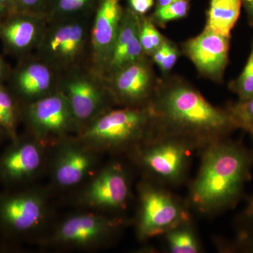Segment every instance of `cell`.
<instances>
[{
	"label": "cell",
	"instance_id": "5",
	"mask_svg": "<svg viewBox=\"0 0 253 253\" xmlns=\"http://www.w3.org/2000/svg\"><path fill=\"white\" fill-rule=\"evenodd\" d=\"M49 214V201L43 190L8 189L0 194V236L10 241L28 239L44 226Z\"/></svg>",
	"mask_w": 253,
	"mask_h": 253
},
{
	"label": "cell",
	"instance_id": "11",
	"mask_svg": "<svg viewBox=\"0 0 253 253\" xmlns=\"http://www.w3.org/2000/svg\"><path fill=\"white\" fill-rule=\"evenodd\" d=\"M51 159V176L59 189L76 187L90 177L97 166V152L75 136L55 144Z\"/></svg>",
	"mask_w": 253,
	"mask_h": 253
},
{
	"label": "cell",
	"instance_id": "4",
	"mask_svg": "<svg viewBox=\"0 0 253 253\" xmlns=\"http://www.w3.org/2000/svg\"><path fill=\"white\" fill-rule=\"evenodd\" d=\"M154 126L149 106L111 109L96 118L76 136L96 152L126 147L140 141Z\"/></svg>",
	"mask_w": 253,
	"mask_h": 253
},
{
	"label": "cell",
	"instance_id": "38",
	"mask_svg": "<svg viewBox=\"0 0 253 253\" xmlns=\"http://www.w3.org/2000/svg\"><path fill=\"white\" fill-rule=\"evenodd\" d=\"M3 244H0V249H1V247H2Z\"/></svg>",
	"mask_w": 253,
	"mask_h": 253
},
{
	"label": "cell",
	"instance_id": "2",
	"mask_svg": "<svg viewBox=\"0 0 253 253\" xmlns=\"http://www.w3.org/2000/svg\"><path fill=\"white\" fill-rule=\"evenodd\" d=\"M250 159L232 144H217L208 149L192 189L195 204L203 210L216 209L235 201L249 177Z\"/></svg>",
	"mask_w": 253,
	"mask_h": 253
},
{
	"label": "cell",
	"instance_id": "17",
	"mask_svg": "<svg viewBox=\"0 0 253 253\" xmlns=\"http://www.w3.org/2000/svg\"><path fill=\"white\" fill-rule=\"evenodd\" d=\"M181 217L180 208L169 195L154 189L143 190L138 227L141 237H152L171 230Z\"/></svg>",
	"mask_w": 253,
	"mask_h": 253
},
{
	"label": "cell",
	"instance_id": "6",
	"mask_svg": "<svg viewBox=\"0 0 253 253\" xmlns=\"http://www.w3.org/2000/svg\"><path fill=\"white\" fill-rule=\"evenodd\" d=\"M59 90L68 100L80 132L115 104L106 80L89 66L61 73Z\"/></svg>",
	"mask_w": 253,
	"mask_h": 253
},
{
	"label": "cell",
	"instance_id": "25",
	"mask_svg": "<svg viewBox=\"0 0 253 253\" xmlns=\"http://www.w3.org/2000/svg\"><path fill=\"white\" fill-rule=\"evenodd\" d=\"M189 2L190 0H182L156 8L154 12L149 16L150 19L156 26L163 27L168 22L186 17L189 12Z\"/></svg>",
	"mask_w": 253,
	"mask_h": 253
},
{
	"label": "cell",
	"instance_id": "20",
	"mask_svg": "<svg viewBox=\"0 0 253 253\" xmlns=\"http://www.w3.org/2000/svg\"><path fill=\"white\" fill-rule=\"evenodd\" d=\"M241 0H211L206 28L221 36L231 37L241 13Z\"/></svg>",
	"mask_w": 253,
	"mask_h": 253
},
{
	"label": "cell",
	"instance_id": "30",
	"mask_svg": "<svg viewBox=\"0 0 253 253\" xmlns=\"http://www.w3.org/2000/svg\"><path fill=\"white\" fill-rule=\"evenodd\" d=\"M156 0H128V6L131 11L139 16H146L152 9Z\"/></svg>",
	"mask_w": 253,
	"mask_h": 253
},
{
	"label": "cell",
	"instance_id": "7",
	"mask_svg": "<svg viewBox=\"0 0 253 253\" xmlns=\"http://www.w3.org/2000/svg\"><path fill=\"white\" fill-rule=\"evenodd\" d=\"M21 113L28 133L47 147L79 134V126L61 91L22 105Z\"/></svg>",
	"mask_w": 253,
	"mask_h": 253
},
{
	"label": "cell",
	"instance_id": "37",
	"mask_svg": "<svg viewBox=\"0 0 253 253\" xmlns=\"http://www.w3.org/2000/svg\"><path fill=\"white\" fill-rule=\"evenodd\" d=\"M6 136L5 134L4 130H3L2 128L0 126V144L1 143V141H2L3 138Z\"/></svg>",
	"mask_w": 253,
	"mask_h": 253
},
{
	"label": "cell",
	"instance_id": "32",
	"mask_svg": "<svg viewBox=\"0 0 253 253\" xmlns=\"http://www.w3.org/2000/svg\"><path fill=\"white\" fill-rule=\"evenodd\" d=\"M0 4L4 6L9 12L16 11L17 0H0Z\"/></svg>",
	"mask_w": 253,
	"mask_h": 253
},
{
	"label": "cell",
	"instance_id": "31",
	"mask_svg": "<svg viewBox=\"0 0 253 253\" xmlns=\"http://www.w3.org/2000/svg\"><path fill=\"white\" fill-rule=\"evenodd\" d=\"M241 1L247 14L249 25L253 27V0H241Z\"/></svg>",
	"mask_w": 253,
	"mask_h": 253
},
{
	"label": "cell",
	"instance_id": "36",
	"mask_svg": "<svg viewBox=\"0 0 253 253\" xmlns=\"http://www.w3.org/2000/svg\"><path fill=\"white\" fill-rule=\"evenodd\" d=\"M246 214H247V216L250 219L253 220V199L251 200V203H250L249 208L246 211Z\"/></svg>",
	"mask_w": 253,
	"mask_h": 253
},
{
	"label": "cell",
	"instance_id": "10",
	"mask_svg": "<svg viewBox=\"0 0 253 253\" xmlns=\"http://www.w3.org/2000/svg\"><path fill=\"white\" fill-rule=\"evenodd\" d=\"M151 57L145 56L106 79L115 104L123 107L149 106L159 81Z\"/></svg>",
	"mask_w": 253,
	"mask_h": 253
},
{
	"label": "cell",
	"instance_id": "21",
	"mask_svg": "<svg viewBox=\"0 0 253 253\" xmlns=\"http://www.w3.org/2000/svg\"><path fill=\"white\" fill-rule=\"evenodd\" d=\"M22 118L21 106L14 94L0 84V126L11 141L18 137V122Z\"/></svg>",
	"mask_w": 253,
	"mask_h": 253
},
{
	"label": "cell",
	"instance_id": "26",
	"mask_svg": "<svg viewBox=\"0 0 253 253\" xmlns=\"http://www.w3.org/2000/svg\"><path fill=\"white\" fill-rule=\"evenodd\" d=\"M229 87L238 95L239 101H245L253 96V41L251 54L242 73L229 83Z\"/></svg>",
	"mask_w": 253,
	"mask_h": 253
},
{
	"label": "cell",
	"instance_id": "18",
	"mask_svg": "<svg viewBox=\"0 0 253 253\" xmlns=\"http://www.w3.org/2000/svg\"><path fill=\"white\" fill-rule=\"evenodd\" d=\"M140 16L128 7H125L122 21L112 57L106 71L105 80L119 70L146 56L139 40Z\"/></svg>",
	"mask_w": 253,
	"mask_h": 253
},
{
	"label": "cell",
	"instance_id": "3",
	"mask_svg": "<svg viewBox=\"0 0 253 253\" xmlns=\"http://www.w3.org/2000/svg\"><path fill=\"white\" fill-rule=\"evenodd\" d=\"M93 16L49 21L35 55L61 74L89 66Z\"/></svg>",
	"mask_w": 253,
	"mask_h": 253
},
{
	"label": "cell",
	"instance_id": "1",
	"mask_svg": "<svg viewBox=\"0 0 253 253\" xmlns=\"http://www.w3.org/2000/svg\"><path fill=\"white\" fill-rule=\"evenodd\" d=\"M149 106L154 125L184 135L209 139L235 129L227 110L213 106L180 78L159 79Z\"/></svg>",
	"mask_w": 253,
	"mask_h": 253
},
{
	"label": "cell",
	"instance_id": "8",
	"mask_svg": "<svg viewBox=\"0 0 253 253\" xmlns=\"http://www.w3.org/2000/svg\"><path fill=\"white\" fill-rule=\"evenodd\" d=\"M0 154V184L18 189L36 179L46 163L47 146L28 133L11 141Z\"/></svg>",
	"mask_w": 253,
	"mask_h": 253
},
{
	"label": "cell",
	"instance_id": "19",
	"mask_svg": "<svg viewBox=\"0 0 253 253\" xmlns=\"http://www.w3.org/2000/svg\"><path fill=\"white\" fill-rule=\"evenodd\" d=\"M186 151L180 141H163L146 150L141 155V163L156 175L174 180L180 176L185 166Z\"/></svg>",
	"mask_w": 253,
	"mask_h": 253
},
{
	"label": "cell",
	"instance_id": "39",
	"mask_svg": "<svg viewBox=\"0 0 253 253\" xmlns=\"http://www.w3.org/2000/svg\"></svg>",
	"mask_w": 253,
	"mask_h": 253
},
{
	"label": "cell",
	"instance_id": "14",
	"mask_svg": "<svg viewBox=\"0 0 253 253\" xmlns=\"http://www.w3.org/2000/svg\"><path fill=\"white\" fill-rule=\"evenodd\" d=\"M129 196L126 173L118 165H111L91 178L82 193L81 202L94 210H116L126 206Z\"/></svg>",
	"mask_w": 253,
	"mask_h": 253
},
{
	"label": "cell",
	"instance_id": "35",
	"mask_svg": "<svg viewBox=\"0 0 253 253\" xmlns=\"http://www.w3.org/2000/svg\"><path fill=\"white\" fill-rule=\"evenodd\" d=\"M9 11H7V9L3 6L2 5L0 4V23L1 22L3 19L5 18V16H6L8 14H9Z\"/></svg>",
	"mask_w": 253,
	"mask_h": 253
},
{
	"label": "cell",
	"instance_id": "16",
	"mask_svg": "<svg viewBox=\"0 0 253 253\" xmlns=\"http://www.w3.org/2000/svg\"><path fill=\"white\" fill-rule=\"evenodd\" d=\"M48 22L44 15L9 12L0 23V38L11 52L28 56L39 46Z\"/></svg>",
	"mask_w": 253,
	"mask_h": 253
},
{
	"label": "cell",
	"instance_id": "33",
	"mask_svg": "<svg viewBox=\"0 0 253 253\" xmlns=\"http://www.w3.org/2000/svg\"><path fill=\"white\" fill-rule=\"evenodd\" d=\"M179 1H182V0H156V8L161 7V6H166V5Z\"/></svg>",
	"mask_w": 253,
	"mask_h": 253
},
{
	"label": "cell",
	"instance_id": "15",
	"mask_svg": "<svg viewBox=\"0 0 253 253\" xmlns=\"http://www.w3.org/2000/svg\"><path fill=\"white\" fill-rule=\"evenodd\" d=\"M60 76L48 63L30 55L13 76V94L22 105L34 102L59 90Z\"/></svg>",
	"mask_w": 253,
	"mask_h": 253
},
{
	"label": "cell",
	"instance_id": "27",
	"mask_svg": "<svg viewBox=\"0 0 253 253\" xmlns=\"http://www.w3.org/2000/svg\"><path fill=\"white\" fill-rule=\"evenodd\" d=\"M171 252L195 253L199 251V246L194 234L186 229H171L167 235Z\"/></svg>",
	"mask_w": 253,
	"mask_h": 253
},
{
	"label": "cell",
	"instance_id": "34",
	"mask_svg": "<svg viewBox=\"0 0 253 253\" xmlns=\"http://www.w3.org/2000/svg\"><path fill=\"white\" fill-rule=\"evenodd\" d=\"M5 73H6L5 66L4 63H3L2 60H1V57H0V84H1V82L4 77Z\"/></svg>",
	"mask_w": 253,
	"mask_h": 253
},
{
	"label": "cell",
	"instance_id": "13",
	"mask_svg": "<svg viewBox=\"0 0 253 253\" xmlns=\"http://www.w3.org/2000/svg\"><path fill=\"white\" fill-rule=\"evenodd\" d=\"M230 39L205 28L201 34L183 44L182 51L201 76L221 82L229 60Z\"/></svg>",
	"mask_w": 253,
	"mask_h": 253
},
{
	"label": "cell",
	"instance_id": "22",
	"mask_svg": "<svg viewBox=\"0 0 253 253\" xmlns=\"http://www.w3.org/2000/svg\"><path fill=\"white\" fill-rule=\"evenodd\" d=\"M99 0H52L48 21L93 16Z\"/></svg>",
	"mask_w": 253,
	"mask_h": 253
},
{
	"label": "cell",
	"instance_id": "24",
	"mask_svg": "<svg viewBox=\"0 0 253 253\" xmlns=\"http://www.w3.org/2000/svg\"><path fill=\"white\" fill-rule=\"evenodd\" d=\"M226 110L235 129L241 128L253 134V96L230 105Z\"/></svg>",
	"mask_w": 253,
	"mask_h": 253
},
{
	"label": "cell",
	"instance_id": "29",
	"mask_svg": "<svg viewBox=\"0 0 253 253\" xmlns=\"http://www.w3.org/2000/svg\"><path fill=\"white\" fill-rule=\"evenodd\" d=\"M52 0H17L16 11L47 16Z\"/></svg>",
	"mask_w": 253,
	"mask_h": 253
},
{
	"label": "cell",
	"instance_id": "12",
	"mask_svg": "<svg viewBox=\"0 0 253 253\" xmlns=\"http://www.w3.org/2000/svg\"><path fill=\"white\" fill-rule=\"evenodd\" d=\"M121 1L99 0L91 23L89 67L104 79L122 21Z\"/></svg>",
	"mask_w": 253,
	"mask_h": 253
},
{
	"label": "cell",
	"instance_id": "28",
	"mask_svg": "<svg viewBox=\"0 0 253 253\" xmlns=\"http://www.w3.org/2000/svg\"><path fill=\"white\" fill-rule=\"evenodd\" d=\"M180 51L172 41L166 38L163 45L155 51L151 59L165 74H168L175 66Z\"/></svg>",
	"mask_w": 253,
	"mask_h": 253
},
{
	"label": "cell",
	"instance_id": "23",
	"mask_svg": "<svg viewBox=\"0 0 253 253\" xmlns=\"http://www.w3.org/2000/svg\"><path fill=\"white\" fill-rule=\"evenodd\" d=\"M139 40L146 56L151 57L163 45L166 38L158 31L149 16H140Z\"/></svg>",
	"mask_w": 253,
	"mask_h": 253
},
{
	"label": "cell",
	"instance_id": "9",
	"mask_svg": "<svg viewBox=\"0 0 253 253\" xmlns=\"http://www.w3.org/2000/svg\"><path fill=\"white\" fill-rule=\"evenodd\" d=\"M117 225V221L102 214L78 213L61 221L46 241L61 249H95L112 236Z\"/></svg>",
	"mask_w": 253,
	"mask_h": 253
}]
</instances>
